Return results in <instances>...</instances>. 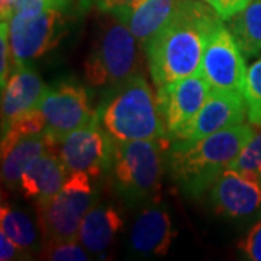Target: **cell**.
I'll list each match as a JSON object with an SVG mask.
<instances>
[{
	"label": "cell",
	"mask_w": 261,
	"mask_h": 261,
	"mask_svg": "<svg viewBox=\"0 0 261 261\" xmlns=\"http://www.w3.org/2000/svg\"><path fill=\"white\" fill-rule=\"evenodd\" d=\"M32 255L23 251L16 243L9 238L6 233L0 232V260L2 261H16V260H28Z\"/></svg>",
	"instance_id": "obj_28"
},
{
	"label": "cell",
	"mask_w": 261,
	"mask_h": 261,
	"mask_svg": "<svg viewBox=\"0 0 261 261\" xmlns=\"http://www.w3.org/2000/svg\"><path fill=\"white\" fill-rule=\"evenodd\" d=\"M70 176L64 163L54 151L45 152L29 166L19 181V189L27 199L42 205L63 189Z\"/></svg>",
	"instance_id": "obj_17"
},
{
	"label": "cell",
	"mask_w": 261,
	"mask_h": 261,
	"mask_svg": "<svg viewBox=\"0 0 261 261\" xmlns=\"http://www.w3.org/2000/svg\"><path fill=\"white\" fill-rule=\"evenodd\" d=\"M96 115L99 125L113 141L168 138L157 94L144 73L105 90Z\"/></svg>",
	"instance_id": "obj_3"
},
{
	"label": "cell",
	"mask_w": 261,
	"mask_h": 261,
	"mask_svg": "<svg viewBox=\"0 0 261 261\" xmlns=\"http://www.w3.org/2000/svg\"><path fill=\"white\" fill-rule=\"evenodd\" d=\"M54 151L56 144L45 132L23 135L2 144V181L13 190L19 186L23 171L45 152Z\"/></svg>",
	"instance_id": "obj_18"
},
{
	"label": "cell",
	"mask_w": 261,
	"mask_h": 261,
	"mask_svg": "<svg viewBox=\"0 0 261 261\" xmlns=\"http://www.w3.org/2000/svg\"><path fill=\"white\" fill-rule=\"evenodd\" d=\"M49 2L56 6L57 9L65 10L68 6H70V3H71L73 0H49Z\"/></svg>",
	"instance_id": "obj_31"
},
{
	"label": "cell",
	"mask_w": 261,
	"mask_h": 261,
	"mask_svg": "<svg viewBox=\"0 0 261 261\" xmlns=\"http://www.w3.org/2000/svg\"><path fill=\"white\" fill-rule=\"evenodd\" d=\"M247 70L241 48L221 19L207 37L199 73L212 90L244 96Z\"/></svg>",
	"instance_id": "obj_8"
},
{
	"label": "cell",
	"mask_w": 261,
	"mask_h": 261,
	"mask_svg": "<svg viewBox=\"0 0 261 261\" xmlns=\"http://www.w3.org/2000/svg\"><path fill=\"white\" fill-rule=\"evenodd\" d=\"M96 5V8L100 10V12H112L115 9H119V8H128L132 6L135 3H138L140 0H90Z\"/></svg>",
	"instance_id": "obj_30"
},
{
	"label": "cell",
	"mask_w": 261,
	"mask_h": 261,
	"mask_svg": "<svg viewBox=\"0 0 261 261\" xmlns=\"http://www.w3.org/2000/svg\"><path fill=\"white\" fill-rule=\"evenodd\" d=\"M0 228L29 255L39 252L42 247V237H39V225L35 224L34 219L25 211L16 206H2Z\"/></svg>",
	"instance_id": "obj_21"
},
{
	"label": "cell",
	"mask_w": 261,
	"mask_h": 261,
	"mask_svg": "<svg viewBox=\"0 0 261 261\" xmlns=\"http://www.w3.org/2000/svg\"><path fill=\"white\" fill-rule=\"evenodd\" d=\"M177 231L173 228L168 212L159 203L142 206L132 225L129 245L138 255H166L176 238Z\"/></svg>",
	"instance_id": "obj_15"
},
{
	"label": "cell",
	"mask_w": 261,
	"mask_h": 261,
	"mask_svg": "<svg viewBox=\"0 0 261 261\" xmlns=\"http://www.w3.org/2000/svg\"><path fill=\"white\" fill-rule=\"evenodd\" d=\"M212 92L200 73L164 84L157 89L161 118L170 140L196 116Z\"/></svg>",
	"instance_id": "obj_11"
},
{
	"label": "cell",
	"mask_w": 261,
	"mask_h": 261,
	"mask_svg": "<svg viewBox=\"0 0 261 261\" xmlns=\"http://www.w3.org/2000/svg\"><path fill=\"white\" fill-rule=\"evenodd\" d=\"M13 56L9 42V23L8 20H2L0 25V86L2 89L6 86L10 74L13 71Z\"/></svg>",
	"instance_id": "obj_25"
},
{
	"label": "cell",
	"mask_w": 261,
	"mask_h": 261,
	"mask_svg": "<svg viewBox=\"0 0 261 261\" xmlns=\"http://www.w3.org/2000/svg\"><path fill=\"white\" fill-rule=\"evenodd\" d=\"M245 58L261 57V0H251L248 6L225 20Z\"/></svg>",
	"instance_id": "obj_20"
},
{
	"label": "cell",
	"mask_w": 261,
	"mask_h": 261,
	"mask_svg": "<svg viewBox=\"0 0 261 261\" xmlns=\"http://www.w3.org/2000/svg\"><path fill=\"white\" fill-rule=\"evenodd\" d=\"M105 13L84 63V80L90 87L108 90L144 73L147 57L129 28L112 13Z\"/></svg>",
	"instance_id": "obj_5"
},
{
	"label": "cell",
	"mask_w": 261,
	"mask_h": 261,
	"mask_svg": "<svg viewBox=\"0 0 261 261\" xmlns=\"http://www.w3.org/2000/svg\"><path fill=\"white\" fill-rule=\"evenodd\" d=\"M221 16L202 0H181L177 12L145 47L151 80L164 84L200 71L206 41Z\"/></svg>",
	"instance_id": "obj_1"
},
{
	"label": "cell",
	"mask_w": 261,
	"mask_h": 261,
	"mask_svg": "<svg viewBox=\"0 0 261 261\" xmlns=\"http://www.w3.org/2000/svg\"><path fill=\"white\" fill-rule=\"evenodd\" d=\"M170 138L113 141L108 173L115 190L130 206L159 203Z\"/></svg>",
	"instance_id": "obj_4"
},
{
	"label": "cell",
	"mask_w": 261,
	"mask_h": 261,
	"mask_svg": "<svg viewBox=\"0 0 261 261\" xmlns=\"http://www.w3.org/2000/svg\"><path fill=\"white\" fill-rule=\"evenodd\" d=\"M56 152L70 174L84 173L92 178H99L108 173L112 138L96 119L65 135L57 144Z\"/></svg>",
	"instance_id": "obj_10"
},
{
	"label": "cell",
	"mask_w": 261,
	"mask_h": 261,
	"mask_svg": "<svg viewBox=\"0 0 261 261\" xmlns=\"http://www.w3.org/2000/svg\"><path fill=\"white\" fill-rule=\"evenodd\" d=\"M202 2L209 5L221 18L226 20L245 9L251 0H202Z\"/></svg>",
	"instance_id": "obj_27"
},
{
	"label": "cell",
	"mask_w": 261,
	"mask_h": 261,
	"mask_svg": "<svg viewBox=\"0 0 261 261\" xmlns=\"http://www.w3.org/2000/svg\"><path fill=\"white\" fill-rule=\"evenodd\" d=\"M45 125V134L57 144L70 132L97 119L92 109L87 90L82 84L60 83L48 87L38 105Z\"/></svg>",
	"instance_id": "obj_9"
},
{
	"label": "cell",
	"mask_w": 261,
	"mask_h": 261,
	"mask_svg": "<svg viewBox=\"0 0 261 261\" xmlns=\"http://www.w3.org/2000/svg\"><path fill=\"white\" fill-rule=\"evenodd\" d=\"M122 229L121 214L113 206L97 202L83 218L77 238L90 254H102Z\"/></svg>",
	"instance_id": "obj_19"
},
{
	"label": "cell",
	"mask_w": 261,
	"mask_h": 261,
	"mask_svg": "<svg viewBox=\"0 0 261 261\" xmlns=\"http://www.w3.org/2000/svg\"><path fill=\"white\" fill-rule=\"evenodd\" d=\"M209 202L216 214L248 218L261 211V176L226 168L209 189Z\"/></svg>",
	"instance_id": "obj_12"
},
{
	"label": "cell",
	"mask_w": 261,
	"mask_h": 261,
	"mask_svg": "<svg viewBox=\"0 0 261 261\" xmlns=\"http://www.w3.org/2000/svg\"><path fill=\"white\" fill-rule=\"evenodd\" d=\"M231 168L261 176V126L255 129L250 141L244 145Z\"/></svg>",
	"instance_id": "obj_24"
},
{
	"label": "cell",
	"mask_w": 261,
	"mask_h": 261,
	"mask_svg": "<svg viewBox=\"0 0 261 261\" xmlns=\"http://www.w3.org/2000/svg\"><path fill=\"white\" fill-rule=\"evenodd\" d=\"M39 258L48 261H89L90 252L74 240H53L44 241L39 250Z\"/></svg>",
	"instance_id": "obj_22"
},
{
	"label": "cell",
	"mask_w": 261,
	"mask_h": 261,
	"mask_svg": "<svg viewBox=\"0 0 261 261\" xmlns=\"http://www.w3.org/2000/svg\"><path fill=\"white\" fill-rule=\"evenodd\" d=\"M238 250L247 260L261 261V218L240 241Z\"/></svg>",
	"instance_id": "obj_26"
},
{
	"label": "cell",
	"mask_w": 261,
	"mask_h": 261,
	"mask_svg": "<svg viewBox=\"0 0 261 261\" xmlns=\"http://www.w3.org/2000/svg\"><path fill=\"white\" fill-rule=\"evenodd\" d=\"M68 22L65 10L61 9L34 15L13 13L8 20L13 64H27L56 48L68 32Z\"/></svg>",
	"instance_id": "obj_7"
},
{
	"label": "cell",
	"mask_w": 261,
	"mask_h": 261,
	"mask_svg": "<svg viewBox=\"0 0 261 261\" xmlns=\"http://www.w3.org/2000/svg\"><path fill=\"white\" fill-rule=\"evenodd\" d=\"M47 89V84L28 63L15 65L2 89V130L20 116L35 111Z\"/></svg>",
	"instance_id": "obj_14"
},
{
	"label": "cell",
	"mask_w": 261,
	"mask_h": 261,
	"mask_svg": "<svg viewBox=\"0 0 261 261\" xmlns=\"http://www.w3.org/2000/svg\"><path fill=\"white\" fill-rule=\"evenodd\" d=\"M47 9H57L49 0H15V13L34 15Z\"/></svg>",
	"instance_id": "obj_29"
},
{
	"label": "cell",
	"mask_w": 261,
	"mask_h": 261,
	"mask_svg": "<svg viewBox=\"0 0 261 261\" xmlns=\"http://www.w3.org/2000/svg\"><path fill=\"white\" fill-rule=\"evenodd\" d=\"M244 100L248 122L254 126H261V57L247 70Z\"/></svg>",
	"instance_id": "obj_23"
},
{
	"label": "cell",
	"mask_w": 261,
	"mask_h": 261,
	"mask_svg": "<svg viewBox=\"0 0 261 261\" xmlns=\"http://www.w3.org/2000/svg\"><path fill=\"white\" fill-rule=\"evenodd\" d=\"M245 118L244 96L212 90L195 118L178 130L173 140H202L215 132L243 123Z\"/></svg>",
	"instance_id": "obj_13"
},
{
	"label": "cell",
	"mask_w": 261,
	"mask_h": 261,
	"mask_svg": "<svg viewBox=\"0 0 261 261\" xmlns=\"http://www.w3.org/2000/svg\"><path fill=\"white\" fill-rule=\"evenodd\" d=\"M181 0H140L138 3L119 8L109 13L123 22L144 47L167 25L177 12Z\"/></svg>",
	"instance_id": "obj_16"
},
{
	"label": "cell",
	"mask_w": 261,
	"mask_h": 261,
	"mask_svg": "<svg viewBox=\"0 0 261 261\" xmlns=\"http://www.w3.org/2000/svg\"><path fill=\"white\" fill-rule=\"evenodd\" d=\"M255 132L252 123H238L202 140H173L166 155L171 180L190 197L209 192L229 168Z\"/></svg>",
	"instance_id": "obj_2"
},
{
	"label": "cell",
	"mask_w": 261,
	"mask_h": 261,
	"mask_svg": "<svg viewBox=\"0 0 261 261\" xmlns=\"http://www.w3.org/2000/svg\"><path fill=\"white\" fill-rule=\"evenodd\" d=\"M92 180L84 173H71L51 200L35 205L42 243L77 238L83 218L97 203Z\"/></svg>",
	"instance_id": "obj_6"
}]
</instances>
